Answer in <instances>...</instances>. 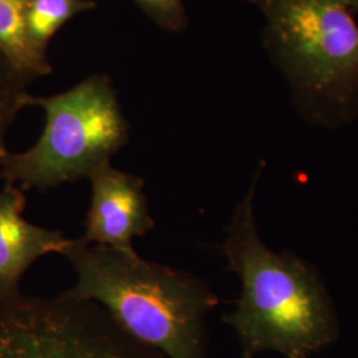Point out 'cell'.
Wrapping results in <instances>:
<instances>
[{"label":"cell","instance_id":"obj_1","mask_svg":"<svg viewBox=\"0 0 358 358\" xmlns=\"http://www.w3.org/2000/svg\"><path fill=\"white\" fill-rule=\"evenodd\" d=\"M255 178L226 227L222 254L241 282L235 309L223 319L243 358L267 352L309 358L340 337V321L317 268L289 252H273L256 226Z\"/></svg>","mask_w":358,"mask_h":358},{"label":"cell","instance_id":"obj_2","mask_svg":"<svg viewBox=\"0 0 358 358\" xmlns=\"http://www.w3.org/2000/svg\"><path fill=\"white\" fill-rule=\"evenodd\" d=\"M63 256L76 280L63 294L92 301L138 344L164 358H206V317L219 303L189 272L72 239Z\"/></svg>","mask_w":358,"mask_h":358},{"label":"cell","instance_id":"obj_3","mask_svg":"<svg viewBox=\"0 0 358 358\" xmlns=\"http://www.w3.org/2000/svg\"><path fill=\"white\" fill-rule=\"evenodd\" d=\"M264 17L263 47L308 124L358 118V24L346 0H247Z\"/></svg>","mask_w":358,"mask_h":358},{"label":"cell","instance_id":"obj_4","mask_svg":"<svg viewBox=\"0 0 358 358\" xmlns=\"http://www.w3.org/2000/svg\"><path fill=\"white\" fill-rule=\"evenodd\" d=\"M44 129L28 150L7 154L0 177L22 190L47 192L88 179L129 141V124L110 77L94 73L71 90L32 97Z\"/></svg>","mask_w":358,"mask_h":358},{"label":"cell","instance_id":"obj_5","mask_svg":"<svg viewBox=\"0 0 358 358\" xmlns=\"http://www.w3.org/2000/svg\"><path fill=\"white\" fill-rule=\"evenodd\" d=\"M0 358H164L103 308L60 294L0 299Z\"/></svg>","mask_w":358,"mask_h":358},{"label":"cell","instance_id":"obj_6","mask_svg":"<svg viewBox=\"0 0 358 358\" xmlns=\"http://www.w3.org/2000/svg\"><path fill=\"white\" fill-rule=\"evenodd\" d=\"M88 180L92 190L90 210L78 241L125 252L136 251L134 239L145 236L155 226L143 179L106 164Z\"/></svg>","mask_w":358,"mask_h":358},{"label":"cell","instance_id":"obj_7","mask_svg":"<svg viewBox=\"0 0 358 358\" xmlns=\"http://www.w3.org/2000/svg\"><path fill=\"white\" fill-rule=\"evenodd\" d=\"M23 192L7 182L0 190V299L19 294L28 268L43 256L63 255L72 241L60 231L40 227L23 217Z\"/></svg>","mask_w":358,"mask_h":358},{"label":"cell","instance_id":"obj_8","mask_svg":"<svg viewBox=\"0 0 358 358\" xmlns=\"http://www.w3.org/2000/svg\"><path fill=\"white\" fill-rule=\"evenodd\" d=\"M29 0H0V52L28 78L48 76L52 66L45 52L32 43L27 29Z\"/></svg>","mask_w":358,"mask_h":358},{"label":"cell","instance_id":"obj_9","mask_svg":"<svg viewBox=\"0 0 358 358\" xmlns=\"http://www.w3.org/2000/svg\"><path fill=\"white\" fill-rule=\"evenodd\" d=\"M97 7L93 0H29L27 8V29L40 51L48 50L52 38L80 13Z\"/></svg>","mask_w":358,"mask_h":358},{"label":"cell","instance_id":"obj_10","mask_svg":"<svg viewBox=\"0 0 358 358\" xmlns=\"http://www.w3.org/2000/svg\"><path fill=\"white\" fill-rule=\"evenodd\" d=\"M31 81L0 52V165L10 153L6 145L8 130L17 115L32 103L34 96L28 90Z\"/></svg>","mask_w":358,"mask_h":358},{"label":"cell","instance_id":"obj_11","mask_svg":"<svg viewBox=\"0 0 358 358\" xmlns=\"http://www.w3.org/2000/svg\"><path fill=\"white\" fill-rule=\"evenodd\" d=\"M142 13L162 29L180 32L187 27L183 0H133Z\"/></svg>","mask_w":358,"mask_h":358},{"label":"cell","instance_id":"obj_12","mask_svg":"<svg viewBox=\"0 0 358 358\" xmlns=\"http://www.w3.org/2000/svg\"><path fill=\"white\" fill-rule=\"evenodd\" d=\"M349 8L352 10V13L358 15V0H346Z\"/></svg>","mask_w":358,"mask_h":358}]
</instances>
